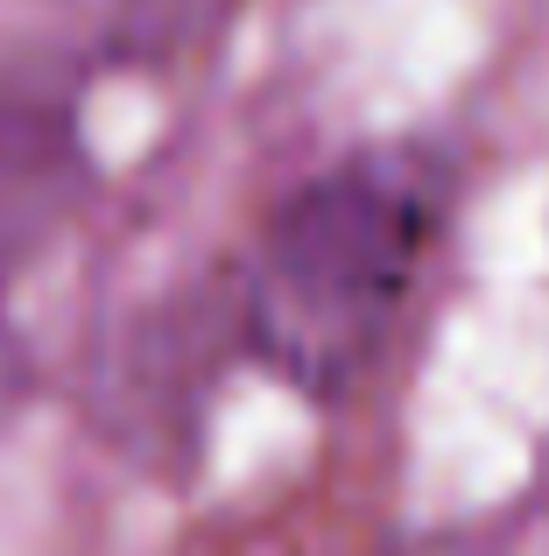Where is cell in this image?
Returning <instances> with one entry per match:
<instances>
[{
	"instance_id": "1",
	"label": "cell",
	"mask_w": 549,
	"mask_h": 556,
	"mask_svg": "<svg viewBox=\"0 0 549 556\" xmlns=\"http://www.w3.org/2000/svg\"><path fill=\"white\" fill-rule=\"evenodd\" d=\"M451 169L430 149H367L310 177L274 212L247 268V353L310 402L345 394L381 359L437 247Z\"/></svg>"
},
{
	"instance_id": "2",
	"label": "cell",
	"mask_w": 549,
	"mask_h": 556,
	"mask_svg": "<svg viewBox=\"0 0 549 556\" xmlns=\"http://www.w3.org/2000/svg\"><path fill=\"white\" fill-rule=\"evenodd\" d=\"M85 177L78 113L56 92L0 78V282L50 240Z\"/></svg>"
}]
</instances>
